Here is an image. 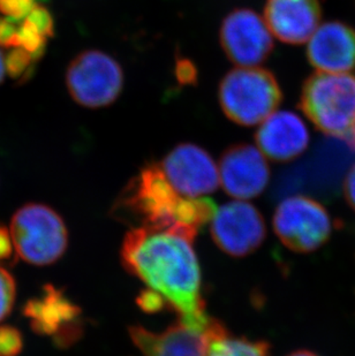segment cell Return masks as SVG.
Here are the masks:
<instances>
[{"label":"cell","instance_id":"cell-1","mask_svg":"<svg viewBox=\"0 0 355 356\" xmlns=\"http://www.w3.org/2000/svg\"><path fill=\"white\" fill-rule=\"evenodd\" d=\"M194 238L175 231L134 227L125 236L121 262L175 310L182 322H208L201 294V269L195 254Z\"/></svg>","mask_w":355,"mask_h":356},{"label":"cell","instance_id":"cell-2","mask_svg":"<svg viewBox=\"0 0 355 356\" xmlns=\"http://www.w3.org/2000/svg\"><path fill=\"white\" fill-rule=\"evenodd\" d=\"M216 205L210 198L181 195L172 187L159 164L142 168L125 187L113 207V215L135 227L175 231L196 238L212 220Z\"/></svg>","mask_w":355,"mask_h":356},{"label":"cell","instance_id":"cell-3","mask_svg":"<svg viewBox=\"0 0 355 356\" xmlns=\"http://www.w3.org/2000/svg\"><path fill=\"white\" fill-rule=\"evenodd\" d=\"M299 105L323 134L347 140L355 122V73L316 72L306 80Z\"/></svg>","mask_w":355,"mask_h":356},{"label":"cell","instance_id":"cell-4","mask_svg":"<svg viewBox=\"0 0 355 356\" xmlns=\"http://www.w3.org/2000/svg\"><path fill=\"white\" fill-rule=\"evenodd\" d=\"M218 98L230 120L251 127L276 112L283 94L275 75L256 66L235 68L225 75L219 84Z\"/></svg>","mask_w":355,"mask_h":356},{"label":"cell","instance_id":"cell-5","mask_svg":"<svg viewBox=\"0 0 355 356\" xmlns=\"http://www.w3.org/2000/svg\"><path fill=\"white\" fill-rule=\"evenodd\" d=\"M10 236L17 255L33 266H49L64 255L68 227L59 213L47 205L29 203L14 213Z\"/></svg>","mask_w":355,"mask_h":356},{"label":"cell","instance_id":"cell-6","mask_svg":"<svg viewBox=\"0 0 355 356\" xmlns=\"http://www.w3.org/2000/svg\"><path fill=\"white\" fill-rule=\"evenodd\" d=\"M272 225L283 245L300 254L316 252L330 240L333 231L328 209L307 195L290 196L281 202Z\"/></svg>","mask_w":355,"mask_h":356},{"label":"cell","instance_id":"cell-7","mask_svg":"<svg viewBox=\"0 0 355 356\" xmlns=\"http://www.w3.org/2000/svg\"><path fill=\"white\" fill-rule=\"evenodd\" d=\"M66 86L77 104L89 108L112 104L124 87V72L116 59L98 50L84 51L71 61Z\"/></svg>","mask_w":355,"mask_h":356},{"label":"cell","instance_id":"cell-8","mask_svg":"<svg viewBox=\"0 0 355 356\" xmlns=\"http://www.w3.org/2000/svg\"><path fill=\"white\" fill-rule=\"evenodd\" d=\"M210 222L214 243L232 257L251 255L267 238V225L261 212L242 200L228 202L216 209Z\"/></svg>","mask_w":355,"mask_h":356},{"label":"cell","instance_id":"cell-9","mask_svg":"<svg viewBox=\"0 0 355 356\" xmlns=\"http://www.w3.org/2000/svg\"><path fill=\"white\" fill-rule=\"evenodd\" d=\"M210 318L202 324L179 322L163 332H152L143 326H132L131 339L142 356H205L209 343L223 327Z\"/></svg>","mask_w":355,"mask_h":356},{"label":"cell","instance_id":"cell-10","mask_svg":"<svg viewBox=\"0 0 355 356\" xmlns=\"http://www.w3.org/2000/svg\"><path fill=\"white\" fill-rule=\"evenodd\" d=\"M221 44L228 59L239 67H256L274 49L271 31L254 10L238 8L221 24Z\"/></svg>","mask_w":355,"mask_h":356},{"label":"cell","instance_id":"cell-11","mask_svg":"<svg viewBox=\"0 0 355 356\" xmlns=\"http://www.w3.org/2000/svg\"><path fill=\"white\" fill-rule=\"evenodd\" d=\"M158 164L172 187L186 197H205L221 184L217 165L198 145H177Z\"/></svg>","mask_w":355,"mask_h":356},{"label":"cell","instance_id":"cell-12","mask_svg":"<svg viewBox=\"0 0 355 356\" xmlns=\"http://www.w3.org/2000/svg\"><path fill=\"white\" fill-rule=\"evenodd\" d=\"M218 171L226 194L238 200L256 197L270 181L268 161L254 145H235L226 149Z\"/></svg>","mask_w":355,"mask_h":356},{"label":"cell","instance_id":"cell-13","mask_svg":"<svg viewBox=\"0 0 355 356\" xmlns=\"http://www.w3.org/2000/svg\"><path fill=\"white\" fill-rule=\"evenodd\" d=\"M307 58L324 73H349L355 70V29L340 21H329L309 38Z\"/></svg>","mask_w":355,"mask_h":356},{"label":"cell","instance_id":"cell-14","mask_svg":"<svg viewBox=\"0 0 355 356\" xmlns=\"http://www.w3.org/2000/svg\"><path fill=\"white\" fill-rule=\"evenodd\" d=\"M24 313L35 332L56 337L58 346H68L77 338L80 309L51 285L45 286L42 298L28 301Z\"/></svg>","mask_w":355,"mask_h":356},{"label":"cell","instance_id":"cell-15","mask_svg":"<svg viewBox=\"0 0 355 356\" xmlns=\"http://www.w3.org/2000/svg\"><path fill=\"white\" fill-rule=\"evenodd\" d=\"M255 140L265 157L287 163L308 148L309 131L303 120L293 112H274L261 122Z\"/></svg>","mask_w":355,"mask_h":356},{"label":"cell","instance_id":"cell-16","mask_svg":"<svg viewBox=\"0 0 355 356\" xmlns=\"http://www.w3.org/2000/svg\"><path fill=\"white\" fill-rule=\"evenodd\" d=\"M319 0H268L265 21L283 43L299 45L312 38L321 22Z\"/></svg>","mask_w":355,"mask_h":356},{"label":"cell","instance_id":"cell-17","mask_svg":"<svg viewBox=\"0 0 355 356\" xmlns=\"http://www.w3.org/2000/svg\"><path fill=\"white\" fill-rule=\"evenodd\" d=\"M270 350L267 341L231 337L223 326L209 343L205 356H270Z\"/></svg>","mask_w":355,"mask_h":356},{"label":"cell","instance_id":"cell-18","mask_svg":"<svg viewBox=\"0 0 355 356\" xmlns=\"http://www.w3.org/2000/svg\"><path fill=\"white\" fill-rule=\"evenodd\" d=\"M47 38L40 34L33 24L24 20L17 27L14 47H22L33 56L35 60H40L43 57L47 47Z\"/></svg>","mask_w":355,"mask_h":356},{"label":"cell","instance_id":"cell-19","mask_svg":"<svg viewBox=\"0 0 355 356\" xmlns=\"http://www.w3.org/2000/svg\"><path fill=\"white\" fill-rule=\"evenodd\" d=\"M35 63L37 61L28 51L22 47H13L5 58V68L10 78L27 81L34 73Z\"/></svg>","mask_w":355,"mask_h":356},{"label":"cell","instance_id":"cell-20","mask_svg":"<svg viewBox=\"0 0 355 356\" xmlns=\"http://www.w3.org/2000/svg\"><path fill=\"white\" fill-rule=\"evenodd\" d=\"M15 280L7 270L0 268V321L10 315L15 301Z\"/></svg>","mask_w":355,"mask_h":356},{"label":"cell","instance_id":"cell-21","mask_svg":"<svg viewBox=\"0 0 355 356\" xmlns=\"http://www.w3.org/2000/svg\"><path fill=\"white\" fill-rule=\"evenodd\" d=\"M43 0H0V14L21 24L36 3Z\"/></svg>","mask_w":355,"mask_h":356},{"label":"cell","instance_id":"cell-22","mask_svg":"<svg viewBox=\"0 0 355 356\" xmlns=\"http://www.w3.org/2000/svg\"><path fill=\"white\" fill-rule=\"evenodd\" d=\"M24 347V339L19 330L13 326H0V356H17Z\"/></svg>","mask_w":355,"mask_h":356},{"label":"cell","instance_id":"cell-23","mask_svg":"<svg viewBox=\"0 0 355 356\" xmlns=\"http://www.w3.org/2000/svg\"><path fill=\"white\" fill-rule=\"evenodd\" d=\"M33 24L37 31L45 38H52L54 35V20L50 10L42 3H36L34 8L24 19Z\"/></svg>","mask_w":355,"mask_h":356},{"label":"cell","instance_id":"cell-24","mask_svg":"<svg viewBox=\"0 0 355 356\" xmlns=\"http://www.w3.org/2000/svg\"><path fill=\"white\" fill-rule=\"evenodd\" d=\"M175 75L181 84H194L198 80L196 67L186 58H179L175 64Z\"/></svg>","mask_w":355,"mask_h":356},{"label":"cell","instance_id":"cell-25","mask_svg":"<svg viewBox=\"0 0 355 356\" xmlns=\"http://www.w3.org/2000/svg\"><path fill=\"white\" fill-rule=\"evenodd\" d=\"M17 22L6 17H0V45L5 47H14L17 36Z\"/></svg>","mask_w":355,"mask_h":356},{"label":"cell","instance_id":"cell-26","mask_svg":"<svg viewBox=\"0 0 355 356\" xmlns=\"http://www.w3.org/2000/svg\"><path fill=\"white\" fill-rule=\"evenodd\" d=\"M342 192L347 204L355 211V164L349 168L342 185Z\"/></svg>","mask_w":355,"mask_h":356},{"label":"cell","instance_id":"cell-27","mask_svg":"<svg viewBox=\"0 0 355 356\" xmlns=\"http://www.w3.org/2000/svg\"><path fill=\"white\" fill-rule=\"evenodd\" d=\"M13 249V241L5 227H0V259H8Z\"/></svg>","mask_w":355,"mask_h":356},{"label":"cell","instance_id":"cell-28","mask_svg":"<svg viewBox=\"0 0 355 356\" xmlns=\"http://www.w3.org/2000/svg\"><path fill=\"white\" fill-rule=\"evenodd\" d=\"M286 356H321L319 354L315 353V352H313V350H294V352H292V353L288 354Z\"/></svg>","mask_w":355,"mask_h":356},{"label":"cell","instance_id":"cell-29","mask_svg":"<svg viewBox=\"0 0 355 356\" xmlns=\"http://www.w3.org/2000/svg\"><path fill=\"white\" fill-rule=\"evenodd\" d=\"M5 72H6V68H5V58H3L1 51H0V83L3 82Z\"/></svg>","mask_w":355,"mask_h":356},{"label":"cell","instance_id":"cell-30","mask_svg":"<svg viewBox=\"0 0 355 356\" xmlns=\"http://www.w3.org/2000/svg\"><path fill=\"white\" fill-rule=\"evenodd\" d=\"M346 141H347L349 145H351V148L355 152V122L354 124H353L352 131L349 133V138H347Z\"/></svg>","mask_w":355,"mask_h":356}]
</instances>
